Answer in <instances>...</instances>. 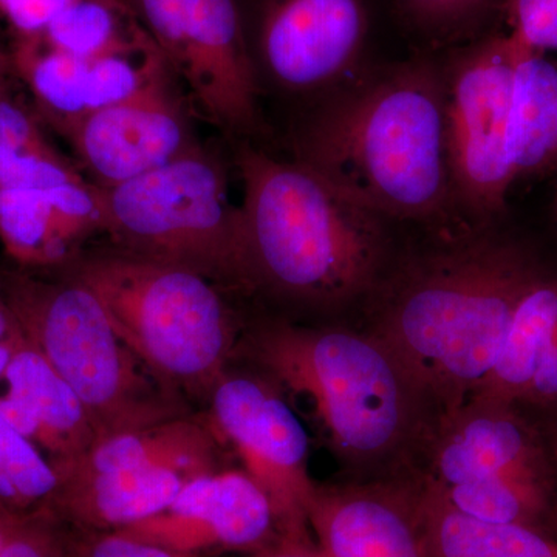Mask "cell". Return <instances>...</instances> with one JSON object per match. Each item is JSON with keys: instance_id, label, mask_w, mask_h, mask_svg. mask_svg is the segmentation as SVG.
Returning a JSON list of instances; mask_svg holds the SVG:
<instances>
[{"instance_id": "6da1fadb", "label": "cell", "mask_w": 557, "mask_h": 557, "mask_svg": "<svg viewBox=\"0 0 557 557\" xmlns=\"http://www.w3.org/2000/svg\"><path fill=\"white\" fill-rule=\"evenodd\" d=\"M542 274L519 245L479 226L383 274L368 332L445 420L493 369L516 307Z\"/></svg>"}, {"instance_id": "7a4b0ae2", "label": "cell", "mask_w": 557, "mask_h": 557, "mask_svg": "<svg viewBox=\"0 0 557 557\" xmlns=\"http://www.w3.org/2000/svg\"><path fill=\"white\" fill-rule=\"evenodd\" d=\"M295 161L383 219L442 222L457 209L443 70L403 62L336 91L300 124Z\"/></svg>"}, {"instance_id": "3957f363", "label": "cell", "mask_w": 557, "mask_h": 557, "mask_svg": "<svg viewBox=\"0 0 557 557\" xmlns=\"http://www.w3.org/2000/svg\"><path fill=\"white\" fill-rule=\"evenodd\" d=\"M251 346L270 380L307 406L347 480L420 478L442 418L375 335L273 322Z\"/></svg>"}, {"instance_id": "277c9868", "label": "cell", "mask_w": 557, "mask_h": 557, "mask_svg": "<svg viewBox=\"0 0 557 557\" xmlns=\"http://www.w3.org/2000/svg\"><path fill=\"white\" fill-rule=\"evenodd\" d=\"M252 284L332 310L369 298L384 274V219L298 161L236 150Z\"/></svg>"}, {"instance_id": "5b68a950", "label": "cell", "mask_w": 557, "mask_h": 557, "mask_svg": "<svg viewBox=\"0 0 557 557\" xmlns=\"http://www.w3.org/2000/svg\"><path fill=\"white\" fill-rule=\"evenodd\" d=\"M67 276L97 296L116 335L164 386L211 397L236 339L215 282L120 249L75 260Z\"/></svg>"}, {"instance_id": "8992f818", "label": "cell", "mask_w": 557, "mask_h": 557, "mask_svg": "<svg viewBox=\"0 0 557 557\" xmlns=\"http://www.w3.org/2000/svg\"><path fill=\"white\" fill-rule=\"evenodd\" d=\"M0 288L22 336L78 395L100 442L185 416L177 392L135 357L76 278L7 276Z\"/></svg>"}, {"instance_id": "52a82bcc", "label": "cell", "mask_w": 557, "mask_h": 557, "mask_svg": "<svg viewBox=\"0 0 557 557\" xmlns=\"http://www.w3.org/2000/svg\"><path fill=\"white\" fill-rule=\"evenodd\" d=\"M102 231L115 249L255 288L244 212L218 157L197 146L129 182L101 188Z\"/></svg>"}, {"instance_id": "ba28073f", "label": "cell", "mask_w": 557, "mask_h": 557, "mask_svg": "<svg viewBox=\"0 0 557 557\" xmlns=\"http://www.w3.org/2000/svg\"><path fill=\"white\" fill-rule=\"evenodd\" d=\"M420 482L468 518L557 539V474L541 424L471 399L440 423Z\"/></svg>"}, {"instance_id": "9c48e42d", "label": "cell", "mask_w": 557, "mask_h": 557, "mask_svg": "<svg viewBox=\"0 0 557 557\" xmlns=\"http://www.w3.org/2000/svg\"><path fill=\"white\" fill-rule=\"evenodd\" d=\"M211 429L172 418L101 440L61 480L54 518L81 533H113L164 511L193 480L218 469Z\"/></svg>"}, {"instance_id": "30bf717a", "label": "cell", "mask_w": 557, "mask_h": 557, "mask_svg": "<svg viewBox=\"0 0 557 557\" xmlns=\"http://www.w3.org/2000/svg\"><path fill=\"white\" fill-rule=\"evenodd\" d=\"M156 42L185 97L231 137L260 129L259 78L239 0H123Z\"/></svg>"}, {"instance_id": "8fae6325", "label": "cell", "mask_w": 557, "mask_h": 557, "mask_svg": "<svg viewBox=\"0 0 557 557\" xmlns=\"http://www.w3.org/2000/svg\"><path fill=\"white\" fill-rule=\"evenodd\" d=\"M515 69V40L494 35L460 51L443 70L454 199L480 223L504 211L516 183L509 153Z\"/></svg>"}, {"instance_id": "7c38bea8", "label": "cell", "mask_w": 557, "mask_h": 557, "mask_svg": "<svg viewBox=\"0 0 557 557\" xmlns=\"http://www.w3.org/2000/svg\"><path fill=\"white\" fill-rule=\"evenodd\" d=\"M211 431L236 453L270 498L285 545L313 547L309 509L317 483L310 442L284 391L270 379L225 373L211 397Z\"/></svg>"}, {"instance_id": "4fadbf2b", "label": "cell", "mask_w": 557, "mask_h": 557, "mask_svg": "<svg viewBox=\"0 0 557 557\" xmlns=\"http://www.w3.org/2000/svg\"><path fill=\"white\" fill-rule=\"evenodd\" d=\"M113 533L175 557L256 556L285 545L270 498L244 471L201 475L164 511Z\"/></svg>"}, {"instance_id": "5bb4252c", "label": "cell", "mask_w": 557, "mask_h": 557, "mask_svg": "<svg viewBox=\"0 0 557 557\" xmlns=\"http://www.w3.org/2000/svg\"><path fill=\"white\" fill-rule=\"evenodd\" d=\"M368 32L362 0H265L249 50L277 89H327L355 64Z\"/></svg>"}, {"instance_id": "9a60e30c", "label": "cell", "mask_w": 557, "mask_h": 557, "mask_svg": "<svg viewBox=\"0 0 557 557\" xmlns=\"http://www.w3.org/2000/svg\"><path fill=\"white\" fill-rule=\"evenodd\" d=\"M175 75L159 81L131 100L87 113L65 137L94 178L112 188L197 148L188 100Z\"/></svg>"}, {"instance_id": "2e32d148", "label": "cell", "mask_w": 557, "mask_h": 557, "mask_svg": "<svg viewBox=\"0 0 557 557\" xmlns=\"http://www.w3.org/2000/svg\"><path fill=\"white\" fill-rule=\"evenodd\" d=\"M309 522L324 557H429L418 479L318 485Z\"/></svg>"}, {"instance_id": "e0dca14e", "label": "cell", "mask_w": 557, "mask_h": 557, "mask_svg": "<svg viewBox=\"0 0 557 557\" xmlns=\"http://www.w3.org/2000/svg\"><path fill=\"white\" fill-rule=\"evenodd\" d=\"M2 381L0 416L49 453L61 479L100 442L78 395L24 336Z\"/></svg>"}, {"instance_id": "ac0fdd59", "label": "cell", "mask_w": 557, "mask_h": 557, "mask_svg": "<svg viewBox=\"0 0 557 557\" xmlns=\"http://www.w3.org/2000/svg\"><path fill=\"white\" fill-rule=\"evenodd\" d=\"M471 399L557 409V278L542 274L527 289L493 369Z\"/></svg>"}, {"instance_id": "d6986e66", "label": "cell", "mask_w": 557, "mask_h": 557, "mask_svg": "<svg viewBox=\"0 0 557 557\" xmlns=\"http://www.w3.org/2000/svg\"><path fill=\"white\" fill-rule=\"evenodd\" d=\"M515 46L509 153L518 182L557 172V60Z\"/></svg>"}, {"instance_id": "ffe728a7", "label": "cell", "mask_w": 557, "mask_h": 557, "mask_svg": "<svg viewBox=\"0 0 557 557\" xmlns=\"http://www.w3.org/2000/svg\"><path fill=\"white\" fill-rule=\"evenodd\" d=\"M420 520L429 557H557V539L523 527L468 518L429 493L421 482Z\"/></svg>"}, {"instance_id": "44dd1931", "label": "cell", "mask_w": 557, "mask_h": 557, "mask_svg": "<svg viewBox=\"0 0 557 557\" xmlns=\"http://www.w3.org/2000/svg\"><path fill=\"white\" fill-rule=\"evenodd\" d=\"M16 64L62 134L89 113V61L33 35L22 40Z\"/></svg>"}, {"instance_id": "7402d4cb", "label": "cell", "mask_w": 557, "mask_h": 557, "mask_svg": "<svg viewBox=\"0 0 557 557\" xmlns=\"http://www.w3.org/2000/svg\"><path fill=\"white\" fill-rule=\"evenodd\" d=\"M143 32L123 0H75L40 35L65 53L91 60L126 46Z\"/></svg>"}, {"instance_id": "603a6c76", "label": "cell", "mask_w": 557, "mask_h": 557, "mask_svg": "<svg viewBox=\"0 0 557 557\" xmlns=\"http://www.w3.org/2000/svg\"><path fill=\"white\" fill-rule=\"evenodd\" d=\"M0 239L24 265H57L73 251L40 190L0 188Z\"/></svg>"}, {"instance_id": "cb8c5ba5", "label": "cell", "mask_w": 557, "mask_h": 557, "mask_svg": "<svg viewBox=\"0 0 557 557\" xmlns=\"http://www.w3.org/2000/svg\"><path fill=\"white\" fill-rule=\"evenodd\" d=\"M60 486L50 460L0 416V505L16 515L49 512Z\"/></svg>"}, {"instance_id": "d4e9b609", "label": "cell", "mask_w": 557, "mask_h": 557, "mask_svg": "<svg viewBox=\"0 0 557 557\" xmlns=\"http://www.w3.org/2000/svg\"><path fill=\"white\" fill-rule=\"evenodd\" d=\"M418 27L434 39L468 38L485 27L509 0H398Z\"/></svg>"}, {"instance_id": "484cf974", "label": "cell", "mask_w": 557, "mask_h": 557, "mask_svg": "<svg viewBox=\"0 0 557 557\" xmlns=\"http://www.w3.org/2000/svg\"><path fill=\"white\" fill-rule=\"evenodd\" d=\"M78 172L49 146L38 148H0V188L46 193L81 180Z\"/></svg>"}, {"instance_id": "4316f807", "label": "cell", "mask_w": 557, "mask_h": 557, "mask_svg": "<svg viewBox=\"0 0 557 557\" xmlns=\"http://www.w3.org/2000/svg\"><path fill=\"white\" fill-rule=\"evenodd\" d=\"M50 512H10L0 557H76L78 539L61 531Z\"/></svg>"}, {"instance_id": "83f0119b", "label": "cell", "mask_w": 557, "mask_h": 557, "mask_svg": "<svg viewBox=\"0 0 557 557\" xmlns=\"http://www.w3.org/2000/svg\"><path fill=\"white\" fill-rule=\"evenodd\" d=\"M46 197L58 230L70 247L75 248L89 234L102 231L100 186L81 178L46 190Z\"/></svg>"}, {"instance_id": "f1b7e54d", "label": "cell", "mask_w": 557, "mask_h": 557, "mask_svg": "<svg viewBox=\"0 0 557 557\" xmlns=\"http://www.w3.org/2000/svg\"><path fill=\"white\" fill-rule=\"evenodd\" d=\"M509 35L539 53H557V0H509Z\"/></svg>"}, {"instance_id": "f546056e", "label": "cell", "mask_w": 557, "mask_h": 557, "mask_svg": "<svg viewBox=\"0 0 557 557\" xmlns=\"http://www.w3.org/2000/svg\"><path fill=\"white\" fill-rule=\"evenodd\" d=\"M76 557H175L153 545L120 533H83Z\"/></svg>"}, {"instance_id": "4dcf8cb0", "label": "cell", "mask_w": 557, "mask_h": 557, "mask_svg": "<svg viewBox=\"0 0 557 557\" xmlns=\"http://www.w3.org/2000/svg\"><path fill=\"white\" fill-rule=\"evenodd\" d=\"M75 0H0V9L25 36L40 35Z\"/></svg>"}, {"instance_id": "1f68e13d", "label": "cell", "mask_w": 557, "mask_h": 557, "mask_svg": "<svg viewBox=\"0 0 557 557\" xmlns=\"http://www.w3.org/2000/svg\"><path fill=\"white\" fill-rule=\"evenodd\" d=\"M22 335L16 318L11 313L5 299L0 296V344L9 343L11 339L20 338Z\"/></svg>"}, {"instance_id": "d6a6232c", "label": "cell", "mask_w": 557, "mask_h": 557, "mask_svg": "<svg viewBox=\"0 0 557 557\" xmlns=\"http://www.w3.org/2000/svg\"><path fill=\"white\" fill-rule=\"evenodd\" d=\"M544 421L539 424H541L542 432H544L545 440H547L549 456H552L557 474V409L548 410V412H544Z\"/></svg>"}, {"instance_id": "836d02e7", "label": "cell", "mask_w": 557, "mask_h": 557, "mask_svg": "<svg viewBox=\"0 0 557 557\" xmlns=\"http://www.w3.org/2000/svg\"><path fill=\"white\" fill-rule=\"evenodd\" d=\"M249 557H324L319 552L318 545L313 547H298V545H284L273 549V552L262 553V555L249 556Z\"/></svg>"}, {"instance_id": "e575fe53", "label": "cell", "mask_w": 557, "mask_h": 557, "mask_svg": "<svg viewBox=\"0 0 557 557\" xmlns=\"http://www.w3.org/2000/svg\"><path fill=\"white\" fill-rule=\"evenodd\" d=\"M22 339V335L20 338L11 339L9 343L0 344V381H2L3 375H5V370L9 368L11 357H13L14 350H16L17 344Z\"/></svg>"}, {"instance_id": "d590c367", "label": "cell", "mask_w": 557, "mask_h": 557, "mask_svg": "<svg viewBox=\"0 0 557 557\" xmlns=\"http://www.w3.org/2000/svg\"><path fill=\"white\" fill-rule=\"evenodd\" d=\"M11 70H13V61H11V58L5 51L0 49V83L7 81V76H9Z\"/></svg>"}, {"instance_id": "8d00e7d4", "label": "cell", "mask_w": 557, "mask_h": 557, "mask_svg": "<svg viewBox=\"0 0 557 557\" xmlns=\"http://www.w3.org/2000/svg\"><path fill=\"white\" fill-rule=\"evenodd\" d=\"M10 509L0 505V552H2L3 542H5L7 523H9Z\"/></svg>"}]
</instances>
